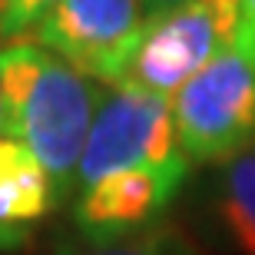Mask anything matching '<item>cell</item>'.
<instances>
[{
    "instance_id": "cell-13",
    "label": "cell",
    "mask_w": 255,
    "mask_h": 255,
    "mask_svg": "<svg viewBox=\"0 0 255 255\" xmlns=\"http://www.w3.org/2000/svg\"><path fill=\"white\" fill-rule=\"evenodd\" d=\"M7 13H10V0H0V33H3V23H7Z\"/></svg>"
},
{
    "instance_id": "cell-3",
    "label": "cell",
    "mask_w": 255,
    "mask_h": 255,
    "mask_svg": "<svg viewBox=\"0 0 255 255\" xmlns=\"http://www.w3.org/2000/svg\"><path fill=\"white\" fill-rule=\"evenodd\" d=\"M176 166H189V159L179 146L172 100L136 83H116L103 93V103L93 116L73 192L113 172Z\"/></svg>"
},
{
    "instance_id": "cell-7",
    "label": "cell",
    "mask_w": 255,
    "mask_h": 255,
    "mask_svg": "<svg viewBox=\"0 0 255 255\" xmlns=\"http://www.w3.org/2000/svg\"><path fill=\"white\" fill-rule=\"evenodd\" d=\"M57 189L40 159L17 139L0 136V239L17 249L30 226L57 206Z\"/></svg>"
},
{
    "instance_id": "cell-4",
    "label": "cell",
    "mask_w": 255,
    "mask_h": 255,
    "mask_svg": "<svg viewBox=\"0 0 255 255\" xmlns=\"http://www.w3.org/2000/svg\"><path fill=\"white\" fill-rule=\"evenodd\" d=\"M239 0H186L182 7L149 17L123 83L176 96L192 76L236 43Z\"/></svg>"
},
{
    "instance_id": "cell-8",
    "label": "cell",
    "mask_w": 255,
    "mask_h": 255,
    "mask_svg": "<svg viewBox=\"0 0 255 255\" xmlns=\"http://www.w3.org/2000/svg\"><path fill=\"white\" fill-rule=\"evenodd\" d=\"M219 222L242 255H255V152L226 166L219 186Z\"/></svg>"
},
{
    "instance_id": "cell-6",
    "label": "cell",
    "mask_w": 255,
    "mask_h": 255,
    "mask_svg": "<svg viewBox=\"0 0 255 255\" xmlns=\"http://www.w3.org/2000/svg\"><path fill=\"white\" fill-rule=\"evenodd\" d=\"M189 176V166L176 169H126L96 179L76 192L73 219L80 236L90 246H110L156 226L179 186Z\"/></svg>"
},
{
    "instance_id": "cell-12",
    "label": "cell",
    "mask_w": 255,
    "mask_h": 255,
    "mask_svg": "<svg viewBox=\"0 0 255 255\" xmlns=\"http://www.w3.org/2000/svg\"><path fill=\"white\" fill-rule=\"evenodd\" d=\"M186 0H142V7H146V13L149 17H159V13H169V10L182 7Z\"/></svg>"
},
{
    "instance_id": "cell-2",
    "label": "cell",
    "mask_w": 255,
    "mask_h": 255,
    "mask_svg": "<svg viewBox=\"0 0 255 255\" xmlns=\"http://www.w3.org/2000/svg\"><path fill=\"white\" fill-rule=\"evenodd\" d=\"M186 159L232 162L255 146V57L239 43L222 50L172 96Z\"/></svg>"
},
{
    "instance_id": "cell-5",
    "label": "cell",
    "mask_w": 255,
    "mask_h": 255,
    "mask_svg": "<svg viewBox=\"0 0 255 255\" xmlns=\"http://www.w3.org/2000/svg\"><path fill=\"white\" fill-rule=\"evenodd\" d=\"M149 27L142 0H60L37 27L40 47L96 83H123Z\"/></svg>"
},
{
    "instance_id": "cell-14",
    "label": "cell",
    "mask_w": 255,
    "mask_h": 255,
    "mask_svg": "<svg viewBox=\"0 0 255 255\" xmlns=\"http://www.w3.org/2000/svg\"><path fill=\"white\" fill-rule=\"evenodd\" d=\"M0 136H3V103H0Z\"/></svg>"
},
{
    "instance_id": "cell-11",
    "label": "cell",
    "mask_w": 255,
    "mask_h": 255,
    "mask_svg": "<svg viewBox=\"0 0 255 255\" xmlns=\"http://www.w3.org/2000/svg\"><path fill=\"white\" fill-rule=\"evenodd\" d=\"M236 43L255 57V0H239V33Z\"/></svg>"
},
{
    "instance_id": "cell-1",
    "label": "cell",
    "mask_w": 255,
    "mask_h": 255,
    "mask_svg": "<svg viewBox=\"0 0 255 255\" xmlns=\"http://www.w3.org/2000/svg\"><path fill=\"white\" fill-rule=\"evenodd\" d=\"M103 93L96 80L40 43L17 40L0 50L3 139L23 142L37 156L60 202L76 189L80 156Z\"/></svg>"
},
{
    "instance_id": "cell-10",
    "label": "cell",
    "mask_w": 255,
    "mask_h": 255,
    "mask_svg": "<svg viewBox=\"0 0 255 255\" xmlns=\"http://www.w3.org/2000/svg\"><path fill=\"white\" fill-rule=\"evenodd\" d=\"M57 3L60 0H10V13L0 37H23L27 30H37Z\"/></svg>"
},
{
    "instance_id": "cell-15",
    "label": "cell",
    "mask_w": 255,
    "mask_h": 255,
    "mask_svg": "<svg viewBox=\"0 0 255 255\" xmlns=\"http://www.w3.org/2000/svg\"><path fill=\"white\" fill-rule=\"evenodd\" d=\"M0 252H10V246H7V242H3V239H0Z\"/></svg>"
},
{
    "instance_id": "cell-9",
    "label": "cell",
    "mask_w": 255,
    "mask_h": 255,
    "mask_svg": "<svg viewBox=\"0 0 255 255\" xmlns=\"http://www.w3.org/2000/svg\"><path fill=\"white\" fill-rule=\"evenodd\" d=\"M53 255H202L189 232L172 222H156L129 239L110 242V246H60Z\"/></svg>"
}]
</instances>
